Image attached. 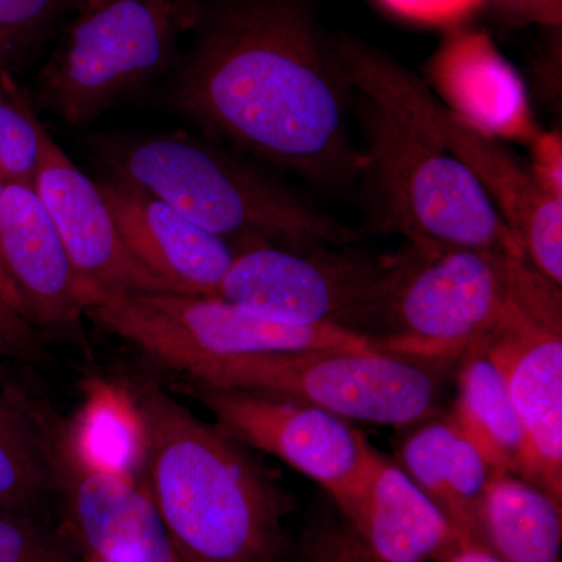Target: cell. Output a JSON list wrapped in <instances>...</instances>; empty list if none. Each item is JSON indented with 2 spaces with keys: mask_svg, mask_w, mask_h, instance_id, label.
<instances>
[{
  "mask_svg": "<svg viewBox=\"0 0 562 562\" xmlns=\"http://www.w3.org/2000/svg\"><path fill=\"white\" fill-rule=\"evenodd\" d=\"M168 103L260 160L328 190L360 180L353 91L308 0H205Z\"/></svg>",
  "mask_w": 562,
  "mask_h": 562,
  "instance_id": "6da1fadb",
  "label": "cell"
},
{
  "mask_svg": "<svg viewBox=\"0 0 562 562\" xmlns=\"http://www.w3.org/2000/svg\"><path fill=\"white\" fill-rule=\"evenodd\" d=\"M143 436V483L183 562H283L288 498L220 425L160 384H122Z\"/></svg>",
  "mask_w": 562,
  "mask_h": 562,
  "instance_id": "7a4b0ae2",
  "label": "cell"
},
{
  "mask_svg": "<svg viewBox=\"0 0 562 562\" xmlns=\"http://www.w3.org/2000/svg\"><path fill=\"white\" fill-rule=\"evenodd\" d=\"M90 149L106 177L169 203L233 246L350 247L361 232L317 210L250 162L184 133H101Z\"/></svg>",
  "mask_w": 562,
  "mask_h": 562,
  "instance_id": "3957f363",
  "label": "cell"
},
{
  "mask_svg": "<svg viewBox=\"0 0 562 562\" xmlns=\"http://www.w3.org/2000/svg\"><path fill=\"white\" fill-rule=\"evenodd\" d=\"M353 91L361 124V179L380 224L409 243L524 257L482 183L460 160L383 103Z\"/></svg>",
  "mask_w": 562,
  "mask_h": 562,
  "instance_id": "277c9868",
  "label": "cell"
},
{
  "mask_svg": "<svg viewBox=\"0 0 562 562\" xmlns=\"http://www.w3.org/2000/svg\"><path fill=\"white\" fill-rule=\"evenodd\" d=\"M331 43L351 90L383 103L460 160L490 194L525 258L561 286L562 198L494 136L443 105L412 70L355 36H331Z\"/></svg>",
  "mask_w": 562,
  "mask_h": 562,
  "instance_id": "5b68a950",
  "label": "cell"
},
{
  "mask_svg": "<svg viewBox=\"0 0 562 562\" xmlns=\"http://www.w3.org/2000/svg\"><path fill=\"white\" fill-rule=\"evenodd\" d=\"M450 362L375 349L324 347L203 362L190 380L290 398L350 422L412 428L438 409Z\"/></svg>",
  "mask_w": 562,
  "mask_h": 562,
  "instance_id": "8992f818",
  "label": "cell"
},
{
  "mask_svg": "<svg viewBox=\"0 0 562 562\" xmlns=\"http://www.w3.org/2000/svg\"><path fill=\"white\" fill-rule=\"evenodd\" d=\"M402 261V250L368 257L349 247L246 243L213 297L281 324L349 333L375 349L390 328Z\"/></svg>",
  "mask_w": 562,
  "mask_h": 562,
  "instance_id": "52a82bcc",
  "label": "cell"
},
{
  "mask_svg": "<svg viewBox=\"0 0 562 562\" xmlns=\"http://www.w3.org/2000/svg\"><path fill=\"white\" fill-rule=\"evenodd\" d=\"M205 0H101L76 20L36 80L35 102L70 125L87 124L149 83L177 58Z\"/></svg>",
  "mask_w": 562,
  "mask_h": 562,
  "instance_id": "ba28073f",
  "label": "cell"
},
{
  "mask_svg": "<svg viewBox=\"0 0 562 562\" xmlns=\"http://www.w3.org/2000/svg\"><path fill=\"white\" fill-rule=\"evenodd\" d=\"M390 328L375 349L454 362L513 308L531 262L498 251L409 243Z\"/></svg>",
  "mask_w": 562,
  "mask_h": 562,
  "instance_id": "9c48e42d",
  "label": "cell"
},
{
  "mask_svg": "<svg viewBox=\"0 0 562 562\" xmlns=\"http://www.w3.org/2000/svg\"><path fill=\"white\" fill-rule=\"evenodd\" d=\"M85 317L183 373L203 362L244 355L349 347L373 349L358 336L281 324L206 295L179 292L111 294L80 288Z\"/></svg>",
  "mask_w": 562,
  "mask_h": 562,
  "instance_id": "30bf717a",
  "label": "cell"
},
{
  "mask_svg": "<svg viewBox=\"0 0 562 562\" xmlns=\"http://www.w3.org/2000/svg\"><path fill=\"white\" fill-rule=\"evenodd\" d=\"M187 387L232 438L319 484L341 516L350 512L379 454L350 420L290 398L195 380Z\"/></svg>",
  "mask_w": 562,
  "mask_h": 562,
  "instance_id": "8fae6325",
  "label": "cell"
},
{
  "mask_svg": "<svg viewBox=\"0 0 562 562\" xmlns=\"http://www.w3.org/2000/svg\"><path fill=\"white\" fill-rule=\"evenodd\" d=\"M505 376L527 443V480L562 503V297L527 272L513 308L480 341Z\"/></svg>",
  "mask_w": 562,
  "mask_h": 562,
  "instance_id": "7c38bea8",
  "label": "cell"
},
{
  "mask_svg": "<svg viewBox=\"0 0 562 562\" xmlns=\"http://www.w3.org/2000/svg\"><path fill=\"white\" fill-rule=\"evenodd\" d=\"M32 184L60 235L80 288L111 294L172 292L128 249L98 183L47 132Z\"/></svg>",
  "mask_w": 562,
  "mask_h": 562,
  "instance_id": "4fadbf2b",
  "label": "cell"
},
{
  "mask_svg": "<svg viewBox=\"0 0 562 562\" xmlns=\"http://www.w3.org/2000/svg\"><path fill=\"white\" fill-rule=\"evenodd\" d=\"M58 502L61 524L88 560L183 562L144 484L83 460L70 446L68 425Z\"/></svg>",
  "mask_w": 562,
  "mask_h": 562,
  "instance_id": "5bb4252c",
  "label": "cell"
},
{
  "mask_svg": "<svg viewBox=\"0 0 562 562\" xmlns=\"http://www.w3.org/2000/svg\"><path fill=\"white\" fill-rule=\"evenodd\" d=\"M0 265L46 338L83 341L80 281L31 181L0 172Z\"/></svg>",
  "mask_w": 562,
  "mask_h": 562,
  "instance_id": "9a60e30c",
  "label": "cell"
},
{
  "mask_svg": "<svg viewBox=\"0 0 562 562\" xmlns=\"http://www.w3.org/2000/svg\"><path fill=\"white\" fill-rule=\"evenodd\" d=\"M95 183L128 249L169 290L206 297L216 294L235 258L232 243L140 188L109 177Z\"/></svg>",
  "mask_w": 562,
  "mask_h": 562,
  "instance_id": "2e32d148",
  "label": "cell"
},
{
  "mask_svg": "<svg viewBox=\"0 0 562 562\" xmlns=\"http://www.w3.org/2000/svg\"><path fill=\"white\" fill-rule=\"evenodd\" d=\"M344 522L379 562H441L461 541L397 461L376 454Z\"/></svg>",
  "mask_w": 562,
  "mask_h": 562,
  "instance_id": "e0dca14e",
  "label": "cell"
},
{
  "mask_svg": "<svg viewBox=\"0 0 562 562\" xmlns=\"http://www.w3.org/2000/svg\"><path fill=\"white\" fill-rule=\"evenodd\" d=\"M66 424L49 402L0 369V509L44 513L58 501Z\"/></svg>",
  "mask_w": 562,
  "mask_h": 562,
  "instance_id": "ac0fdd59",
  "label": "cell"
},
{
  "mask_svg": "<svg viewBox=\"0 0 562 562\" xmlns=\"http://www.w3.org/2000/svg\"><path fill=\"white\" fill-rule=\"evenodd\" d=\"M398 464L447 517L462 547H482L480 514L492 471L460 425L446 416L414 425L398 450Z\"/></svg>",
  "mask_w": 562,
  "mask_h": 562,
  "instance_id": "d6986e66",
  "label": "cell"
},
{
  "mask_svg": "<svg viewBox=\"0 0 562 562\" xmlns=\"http://www.w3.org/2000/svg\"><path fill=\"white\" fill-rule=\"evenodd\" d=\"M452 419L495 473L527 480V443L505 376L482 342L464 351Z\"/></svg>",
  "mask_w": 562,
  "mask_h": 562,
  "instance_id": "ffe728a7",
  "label": "cell"
},
{
  "mask_svg": "<svg viewBox=\"0 0 562 562\" xmlns=\"http://www.w3.org/2000/svg\"><path fill=\"white\" fill-rule=\"evenodd\" d=\"M480 536L503 562H562V503L522 476L497 473L484 495Z\"/></svg>",
  "mask_w": 562,
  "mask_h": 562,
  "instance_id": "44dd1931",
  "label": "cell"
},
{
  "mask_svg": "<svg viewBox=\"0 0 562 562\" xmlns=\"http://www.w3.org/2000/svg\"><path fill=\"white\" fill-rule=\"evenodd\" d=\"M70 446L95 468L135 480L143 471V436L132 402L121 386L92 384L76 420L68 422Z\"/></svg>",
  "mask_w": 562,
  "mask_h": 562,
  "instance_id": "7402d4cb",
  "label": "cell"
},
{
  "mask_svg": "<svg viewBox=\"0 0 562 562\" xmlns=\"http://www.w3.org/2000/svg\"><path fill=\"white\" fill-rule=\"evenodd\" d=\"M0 562H90L65 525L38 512L0 509Z\"/></svg>",
  "mask_w": 562,
  "mask_h": 562,
  "instance_id": "603a6c76",
  "label": "cell"
},
{
  "mask_svg": "<svg viewBox=\"0 0 562 562\" xmlns=\"http://www.w3.org/2000/svg\"><path fill=\"white\" fill-rule=\"evenodd\" d=\"M81 0H0V70L21 69Z\"/></svg>",
  "mask_w": 562,
  "mask_h": 562,
  "instance_id": "cb8c5ba5",
  "label": "cell"
},
{
  "mask_svg": "<svg viewBox=\"0 0 562 562\" xmlns=\"http://www.w3.org/2000/svg\"><path fill=\"white\" fill-rule=\"evenodd\" d=\"M31 101L13 76L0 70V169L11 179L31 181L38 168L46 135Z\"/></svg>",
  "mask_w": 562,
  "mask_h": 562,
  "instance_id": "d4e9b609",
  "label": "cell"
},
{
  "mask_svg": "<svg viewBox=\"0 0 562 562\" xmlns=\"http://www.w3.org/2000/svg\"><path fill=\"white\" fill-rule=\"evenodd\" d=\"M306 562H379L366 550L349 525L338 519L314 524L305 535Z\"/></svg>",
  "mask_w": 562,
  "mask_h": 562,
  "instance_id": "484cf974",
  "label": "cell"
},
{
  "mask_svg": "<svg viewBox=\"0 0 562 562\" xmlns=\"http://www.w3.org/2000/svg\"><path fill=\"white\" fill-rule=\"evenodd\" d=\"M46 355V336L0 295V357L40 362Z\"/></svg>",
  "mask_w": 562,
  "mask_h": 562,
  "instance_id": "4316f807",
  "label": "cell"
},
{
  "mask_svg": "<svg viewBox=\"0 0 562 562\" xmlns=\"http://www.w3.org/2000/svg\"><path fill=\"white\" fill-rule=\"evenodd\" d=\"M384 5L409 20L443 24L471 13L483 0H382Z\"/></svg>",
  "mask_w": 562,
  "mask_h": 562,
  "instance_id": "83f0119b",
  "label": "cell"
},
{
  "mask_svg": "<svg viewBox=\"0 0 562 562\" xmlns=\"http://www.w3.org/2000/svg\"><path fill=\"white\" fill-rule=\"evenodd\" d=\"M491 2L503 18L516 24H539L560 27L562 0H483Z\"/></svg>",
  "mask_w": 562,
  "mask_h": 562,
  "instance_id": "f1b7e54d",
  "label": "cell"
},
{
  "mask_svg": "<svg viewBox=\"0 0 562 562\" xmlns=\"http://www.w3.org/2000/svg\"><path fill=\"white\" fill-rule=\"evenodd\" d=\"M535 161L530 166L536 180L552 194L562 198L561 187V138L558 135L536 136L532 139Z\"/></svg>",
  "mask_w": 562,
  "mask_h": 562,
  "instance_id": "f546056e",
  "label": "cell"
},
{
  "mask_svg": "<svg viewBox=\"0 0 562 562\" xmlns=\"http://www.w3.org/2000/svg\"><path fill=\"white\" fill-rule=\"evenodd\" d=\"M441 562H503L490 550L479 546L460 547Z\"/></svg>",
  "mask_w": 562,
  "mask_h": 562,
  "instance_id": "4dcf8cb0",
  "label": "cell"
},
{
  "mask_svg": "<svg viewBox=\"0 0 562 562\" xmlns=\"http://www.w3.org/2000/svg\"><path fill=\"white\" fill-rule=\"evenodd\" d=\"M0 295H2V297L5 299V301L9 302L16 312H20L22 316H25L24 303L21 301L20 292H18L16 286H14L13 281L10 280V277L7 276V272L3 271L2 265H0Z\"/></svg>",
  "mask_w": 562,
  "mask_h": 562,
  "instance_id": "1f68e13d",
  "label": "cell"
},
{
  "mask_svg": "<svg viewBox=\"0 0 562 562\" xmlns=\"http://www.w3.org/2000/svg\"><path fill=\"white\" fill-rule=\"evenodd\" d=\"M95 2H101V0H81L80 7L92 5V3H95ZM80 7H79V9H80Z\"/></svg>",
  "mask_w": 562,
  "mask_h": 562,
  "instance_id": "d6a6232c",
  "label": "cell"
},
{
  "mask_svg": "<svg viewBox=\"0 0 562 562\" xmlns=\"http://www.w3.org/2000/svg\"><path fill=\"white\" fill-rule=\"evenodd\" d=\"M0 172H2V169H0ZM3 173V172H2Z\"/></svg>",
  "mask_w": 562,
  "mask_h": 562,
  "instance_id": "836d02e7",
  "label": "cell"
}]
</instances>
